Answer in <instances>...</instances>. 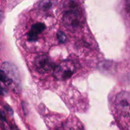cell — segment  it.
<instances>
[{"mask_svg": "<svg viewBox=\"0 0 130 130\" xmlns=\"http://www.w3.org/2000/svg\"><path fill=\"white\" fill-rule=\"evenodd\" d=\"M45 25L42 22H37L32 25L28 33V41L30 42H35L38 41L39 35L45 30Z\"/></svg>", "mask_w": 130, "mask_h": 130, "instance_id": "277c9868", "label": "cell"}, {"mask_svg": "<svg viewBox=\"0 0 130 130\" xmlns=\"http://www.w3.org/2000/svg\"><path fill=\"white\" fill-rule=\"evenodd\" d=\"M3 18H4L3 12L1 10H0V24L2 22L3 20Z\"/></svg>", "mask_w": 130, "mask_h": 130, "instance_id": "30bf717a", "label": "cell"}, {"mask_svg": "<svg viewBox=\"0 0 130 130\" xmlns=\"http://www.w3.org/2000/svg\"><path fill=\"white\" fill-rule=\"evenodd\" d=\"M74 72V66L71 62H65L55 69V76L58 79H67Z\"/></svg>", "mask_w": 130, "mask_h": 130, "instance_id": "7a4b0ae2", "label": "cell"}, {"mask_svg": "<svg viewBox=\"0 0 130 130\" xmlns=\"http://www.w3.org/2000/svg\"><path fill=\"white\" fill-rule=\"evenodd\" d=\"M14 130H19V129H17V128H15V129H14Z\"/></svg>", "mask_w": 130, "mask_h": 130, "instance_id": "8fae6325", "label": "cell"}, {"mask_svg": "<svg viewBox=\"0 0 130 130\" xmlns=\"http://www.w3.org/2000/svg\"><path fill=\"white\" fill-rule=\"evenodd\" d=\"M70 7L71 8L66 13L63 20L67 26L71 29H76L81 24L79 11L76 8L75 5L70 6Z\"/></svg>", "mask_w": 130, "mask_h": 130, "instance_id": "6da1fadb", "label": "cell"}, {"mask_svg": "<svg viewBox=\"0 0 130 130\" xmlns=\"http://www.w3.org/2000/svg\"><path fill=\"white\" fill-rule=\"evenodd\" d=\"M42 6H43V8H48L51 6L52 4H51V2L50 1H43L42 2Z\"/></svg>", "mask_w": 130, "mask_h": 130, "instance_id": "ba28073f", "label": "cell"}, {"mask_svg": "<svg viewBox=\"0 0 130 130\" xmlns=\"http://www.w3.org/2000/svg\"><path fill=\"white\" fill-rule=\"evenodd\" d=\"M116 102H118V107L120 110L124 111L127 110L128 111L129 110V102H128V98L126 99V97H124V95H122V94H120L119 96L117 98Z\"/></svg>", "mask_w": 130, "mask_h": 130, "instance_id": "5b68a950", "label": "cell"}, {"mask_svg": "<svg viewBox=\"0 0 130 130\" xmlns=\"http://www.w3.org/2000/svg\"><path fill=\"white\" fill-rule=\"evenodd\" d=\"M57 38L60 43H63L66 40V36L64 33L62 31H58L57 33Z\"/></svg>", "mask_w": 130, "mask_h": 130, "instance_id": "52a82bcc", "label": "cell"}, {"mask_svg": "<svg viewBox=\"0 0 130 130\" xmlns=\"http://www.w3.org/2000/svg\"><path fill=\"white\" fill-rule=\"evenodd\" d=\"M6 93V90L5 87H3L2 85L0 83V95H4Z\"/></svg>", "mask_w": 130, "mask_h": 130, "instance_id": "9c48e42d", "label": "cell"}, {"mask_svg": "<svg viewBox=\"0 0 130 130\" xmlns=\"http://www.w3.org/2000/svg\"><path fill=\"white\" fill-rule=\"evenodd\" d=\"M0 81L4 83L8 86H10L13 83V80L10 77H8L3 71L0 70Z\"/></svg>", "mask_w": 130, "mask_h": 130, "instance_id": "8992f818", "label": "cell"}, {"mask_svg": "<svg viewBox=\"0 0 130 130\" xmlns=\"http://www.w3.org/2000/svg\"><path fill=\"white\" fill-rule=\"evenodd\" d=\"M35 66L39 72L41 73L49 72L54 67V64L52 62L50 58L48 56L44 55L38 56L36 58Z\"/></svg>", "mask_w": 130, "mask_h": 130, "instance_id": "3957f363", "label": "cell"}]
</instances>
